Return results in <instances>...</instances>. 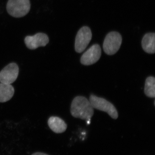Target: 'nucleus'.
Here are the masks:
<instances>
[{
    "mask_svg": "<svg viewBox=\"0 0 155 155\" xmlns=\"http://www.w3.org/2000/svg\"><path fill=\"white\" fill-rule=\"evenodd\" d=\"M94 113V108L90 102L85 97L77 96L72 101L71 114L75 118L90 121Z\"/></svg>",
    "mask_w": 155,
    "mask_h": 155,
    "instance_id": "obj_1",
    "label": "nucleus"
},
{
    "mask_svg": "<svg viewBox=\"0 0 155 155\" xmlns=\"http://www.w3.org/2000/svg\"><path fill=\"white\" fill-rule=\"evenodd\" d=\"M30 8L29 0H9L7 5L8 14L16 18L25 16L30 11Z\"/></svg>",
    "mask_w": 155,
    "mask_h": 155,
    "instance_id": "obj_2",
    "label": "nucleus"
},
{
    "mask_svg": "<svg viewBox=\"0 0 155 155\" xmlns=\"http://www.w3.org/2000/svg\"><path fill=\"white\" fill-rule=\"evenodd\" d=\"M89 99L93 108L106 112L113 119H117L118 118V112L112 103L94 94L91 95Z\"/></svg>",
    "mask_w": 155,
    "mask_h": 155,
    "instance_id": "obj_3",
    "label": "nucleus"
},
{
    "mask_svg": "<svg viewBox=\"0 0 155 155\" xmlns=\"http://www.w3.org/2000/svg\"><path fill=\"white\" fill-rule=\"evenodd\" d=\"M122 42V36L119 32L112 31L108 33L103 44L105 53L109 55L116 54L120 48Z\"/></svg>",
    "mask_w": 155,
    "mask_h": 155,
    "instance_id": "obj_4",
    "label": "nucleus"
},
{
    "mask_svg": "<svg viewBox=\"0 0 155 155\" xmlns=\"http://www.w3.org/2000/svg\"><path fill=\"white\" fill-rule=\"evenodd\" d=\"M92 32L90 28L83 26L78 32L75 41V48L77 53L83 52L91 41Z\"/></svg>",
    "mask_w": 155,
    "mask_h": 155,
    "instance_id": "obj_5",
    "label": "nucleus"
},
{
    "mask_svg": "<svg viewBox=\"0 0 155 155\" xmlns=\"http://www.w3.org/2000/svg\"><path fill=\"white\" fill-rule=\"evenodd\" d=\"M19 68L15 63H11L0 72V82L11 84L17 79L19 75Z\"/></svg>",
    "mask_w": 155,
    "mask_h": 155,
    "instance_id": "obj_6",
    "label": "nucleus"
},
{
    "mask_svg": "<svg viewBox=\"0 0 155 155\" xmlns=\"http://www.w3.org/2000/svg\"><path fill=\"white\" fill-rule=\"evenodd\" d=\"M101 55V50L99 45L95 44L85 52L81 58V63L84 65L89 66L97 62Z\"/></svg>",
    "mask_w": 155,
    "mask_h": 155,
    "instance_id": "obj_7",
    "label": "nucleus"
},
{
    "mask_svg": "<svg viewBox=\"0 0 155 155\" xmlns=\"http://www.w3.org/2000/svg\"><path fill=\"white\" fill-rule=\"evenodd\" d=\"M49 41L48 37L43 33H38L33 36H28L25 38L26 47L31 50L36 49L40 47L45 46Z\"/></svg>",
    "mask_w": 155,
    "mask_h": 155,
    "instance_id": "obj_8",
    "label": "nucleus"
},
{
    "mask_svg": "<svg viewBox=\"0 0 155 155\" xmlns=\"http://www.w3.org/2000/svg\"><path fill=\"white\" fill-rule=\"evenodd\" d=\"M48 124L51 130L56 133H62L67 130V124L59 117L56 116L50 117L48 120Z\"/></svg>",
    "mask_w": 155,
    "mask_h": 155,
    "instance_id": "obj_9",
    "label": "nucleus"
},
{
    "mask_svg": "<svg viewBox=\"0 0 155 155\" xmlns=\"http://www.w3.org/2000/svg\"><path fill=\"white\" fill-rule=\"evenodd\" d=\"M155 34L148 33L145 35L142 41V46L145 52L150 54L155 52Z\"/></svg>",
    "mask_w": 155,
    "mask_h": 155,
    "instance_id": "obj_10",
    "label": "nucleus"
},
{
    "mask_svg": "<svg viewBox=\"0 0 155 155\" xmlns=\"http://www.w3.org/2000/svg\"><path fill=\"white\" fill-rule=\"evenodd\" d=\"M14 94V88L11 84L0 83V103L8 101L12 98Z\"/></svg>",
    "mask_w": 155,
    "mask_h": 155,
    "instance_id": "obj_11",
    "label": "nucleus"
},
{
    "mask_svg": "<svg viewBox=\"0 0 155 155\" xmlns=\"http://www.w3.org/2000/svg\"><path fill=\"white\" fill-rule=\"evenodd\" d=\"M144 93L146 95L151 98L155 97V78L153 76L147 78L145 84Z\"/></svg>",
    "mask_w": 155,
    "mask_h": 155,
    "instance_id": "obj_12",
    "label": "nucleus"
},
{
    "mask_svg": "<svg viewBox=\"0 0 155 155\" xmlns=\"http://www.w3.org/2000/svg\"><path fill=\"white\" fill-rule=\"evenodd\" d=\"M32 155H48L47 154L44 153H41V152H37L34 153Z\"/></svg>",
    "mask_w": 155,
    "mask_h": 155,
    "instance_id": "obj_13",
    "label": "nucleus"
}]
</instances>
